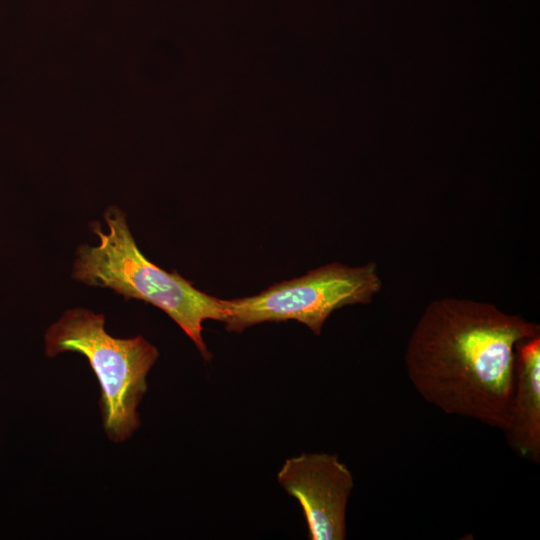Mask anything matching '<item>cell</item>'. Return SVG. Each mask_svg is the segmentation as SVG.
Wrapping results in <instances>:
<instances>
[{"label":"cell","mask_w":540,"mask_h":540,"mask_svg":"<svg viewBox=\"0 0 540 540\" xmlns=\"http://www.w3.org/2000/svg\"><path fill=\"white\" fill-rule=\"evenodd\" d=\"M540 335L539 324L490 302L431 301L407 343V376L444 413L505 429L515 388L516 345Z\"/></svg>","instance_id":"obj_1"},{"label":"cell","mask_w":540,"mask_h":540,"mask_svg":"<svg viewBox=\"0 0 540 540\" xmlns=\"http://www.w3.org/2000/svg\"><path fill=\"white\" fill-rule=\"evenodd\" d=\"M109 232L98 222L91 224L98 246L81 245L72 276L87 285L108 287L125 301L139 299L164 311L194 342L203 359L209 352L203 337L205 320L225 322L222 300L196 289L176 270L166 272L139 250L126 222V214L115 206L104 213Z\"/></svg>","instance_id":"obj_2"},{"label":"cell","mask_w":540,"mask_h":540,"mask_svg":"<svg viewBox=\"0 0 540 540\" xmlns=\"http://www.w3.org/2000/svg\"><path fill=\"white\" fill-rule=\"evenodd\" d=\"M103 314L76 308L67 310L44 336L45 353L84 355L101 390L99 408L104 431L113 442H122L140 426L137 407L147 391V375L155 364L157 348L138 335L121 339L109 335Z\"/></svg>","instance_id":"obj_3"},{"label":"cell","mask_w":540,"mask_h":540,"mask_svg":"<svg viewBox=\"0 0 540 540\" xmlns=\"http://www.w3.org/2000/svg\"><path fill=\"white\" fill-rule=\"evenodd\" d=\"M381 289L376 262L356 267L333 262L257 295L222 300L225 328L241 333L259 323L295 320L320 335L332 312L348 305L369 304Z\"/></svg>","instance_id":"obj_4"},{"label":"cell","mask_w":540,"mask_h":540,"mask_svg":"<svg viewBox=\"0 0 540 540\" xmlns=\"http://www.w3.org/2000/svg\"><path fill=\"white\" fill-rule=\"evenodd\" d=\"M277 481L302 507L311 540L346 539V508L354 480L337 455L290 457L279 469Z\"/></svg>","instance_id":"obj_5"},{"label":"cell","mask_w":540,"mask_h":540,"mask_svg":"<svg viewBox=\"0 0 540 540\" xmlns=\"http://www.w3.org/2000/svg\"><path fill=\"white\" fill-rule=\"evenodd\" d=\"M521 458L540 462V335L516 345L515 388L503 430Z\"/></svg>","instance_id":"obj_6"}]
</instances>
